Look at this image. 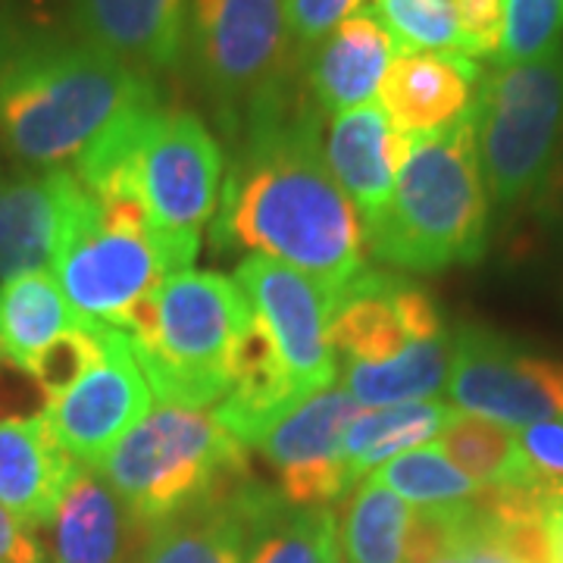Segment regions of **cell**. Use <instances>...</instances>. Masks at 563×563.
Here are the masks:
<instances>
[{
  "instance_id": "6da1fadb",
  "label": "cell",
  "mask_w": 563,
  "mask_h": 563,
  "mask_svg": "<svg viewBox=\"0 0 563 563\" xmlns=\"http://www.w3.org/2000/svg\"><path fill=\"white\" fill-rule=\"evenodd\" d=\"M320 117L295 63L251 98L210 242L217 251L242 247L285 263L335 301L366 269V235L325 163Z\"/></svg>"
},
{
  "instance_id": "7a4b0ae2",
  "label": "cell",
  "mask_w": 563,
  "mask_h": 563,
  "mask_svg": "<svg viewBox=\"0 0 563 563\" xmlns=\"http://www.w3.org/2000/svg\"><path fill=\"white\" fill-rule=\"evenodd\" d=\"M154 98L147 73L88 41L0 25V144L25 166L76 161L120 113Z\"/></svg>"
},
{
  "instance_id": "3957f363",
  "label": "cell",
  "mask_w": 563,
  "mask_h": 563,
  "mask_svg": "<svg viewBox=\"0 0 563 563\" xmlns=\"http://www.w3.org/2000/svg\"><path fill=\"white\" fill-rule=\"evenodd\" d=\"M363 235L373 257L407 273L483 261L488 191L473 113L442 132L410 139L395 191Z\"/></svg>"
},
{
  "instance_id": "277c9868",
  "label": "cell",
  "mask_w": 563,
  "mask_h": 563,
  "mask_svg": "<svg viewBox=\"0 0 563 563\" xmlns=\"http://www.w3.org/2000/svg\"><path fill=\"white\" fill-rule=\"evenodd\" d=\"M139 526H157L247 485L244 444L210 410L163 404L122 439L101 466Z\"/></svg>"
},
{
  "instance_id": "5b68a950",
  "label": "cell",
  "mask_w": 563,
  "mask_h": 563,
  "mask_svg": "<svg viewBox=\"0 0 563 563\" xmlns=\"http://www.w3.org/2000/svg\"><path fill=\"white\" fill-rule=\"evenodd\" d=\"M154 339L132 342L151 395L191 410L220 404L232 388L235 342L254 313L242 285L220 273L185 269L154 288Z\"/></svg>"
},
{
  "instance_id": "8992f818",
  "label": "cell",
  "mask_w": 563,
  "mask_h": 563,
  "mask_svg": "<svg viewBox=\"0 0 563 563\" xmlns=\"http://www.w3.org/2000/svg\"><path fill=\"white\" fill-rule=\"evenodd\" d=\"M132 169L163 273L191 269L220 203V144L201 117L151 101L132 117Z\"/></svg>"
},
{
  "instance_id": "52a82bcc",
  "label": "cell",
  "mask_w": 563,
  "mask_h": 563,
  "mask_svg": "<svg viewBox=\"0 0 563 563\" xmlns=\"http://www.w3.org/2000/svg\"><path fill=\"white\" fill-rule=\"evenodd\" d=\"M473 120L492 201L510 210L536 198L563 139V44L548 57L483 76Z\"/></svg>"
},
{
  "instance_id": "ba28073f",
  "label": "cell",
  "mask_w": 563,
  "mask_h": 563,
  "mask_svg": "<svg viewBox=\"0 0 563 563\" xmlns=\"http://www.w3.org/2000/svg\"><path fill=\"white\" fill-rule=\"evenodd\" d=\"M188 51L229 132L244 107L291 66L285 0H188Z\"/></svg>"
},
{
  "instance_id": "9c48e42d",
  "label": "cell",
  "mask_w": 563,
  "mask_h": 563,
  "mask_svg": "<svg viewBox=\"0 0 563 563\" xmlns=\"http://www.w3.org/2000/svg\"><path fill=\"white\" fill-rule=\"evenodd\" d=\"M51 276L81 320L117 329L125 313L166 279L147 232L107 220L88 188H81L66 217Z\"/></svg>"
},
{
  "instance_id": "30bf717a",
  "label": "cell",
  "mask_w": 563,
  "mask_h": 563,
  "mask_svg": "<svg viewBox=\"0 0 563 563\" xmlns=\"http://www.w3.org/2000/svg\"><path fill=\"white\" fill-rule=\"evenodd\" d=\"M451 344L454 354L444 391L457 410L507 429L563 417L561 361L523 351L483 325H461Z\"/></svg>"
},
{
  "instance_id": "8fae6325",
  "label": "cell",
  "mask_w": 563,
  "mask_h": 563,
  "mask_svg": "<svg viewBox=\"0 0 563 563\" xmlns=\"http://www.w3.org/2000/svg\"><path fill=\"white\" fill-rule=\"evenodd\" d=\"M101 329L103 361L44 410L57 442L88 470H101L107 454L154 410L129 332L107 322Z\"/></svg>"
},
{
  "instance_id": "7c38bea8",
  "label": "cell",
  "mask_w": 563,
  "mask_h": 563,
  "mask_svg": "<svg viewBox=\"0 0 563 563\" xmlns=\"http://www.w3.org/2000/svg\"><path fill=\"white\" fill-rule=\"evenodd\" d=\"M442 313L429 291L398 273L361 269L332 301L329 351L339 363H376L398 357L407 344L444 335Z\"/></svg>"
},
{
  "instance_id": "4fadbf2b",
  "label": "cell",
  "mask_w": 563,
  "mask_h": 563,
  "mask_svg": "<svg viewBox=\"0 0 563 563\" xmlns=\"http://www.w3.org/2000/svg\"><path fill=\"white\" fill-rule=\"evenodd\" d=\"M254 313H261L279 344L298 404L332 388L339 379L329 351L332 301L310 276L266 257H244L235 269Z\"/></svg>"
},
{
  "instance_id": "5bb4252c",
  "label": "cell",
  "mask_w": 563,
  "mask_h": 563,
  "mask_svg": "<svg viewBox=\"0 0 563 563\" xmlns=\"http://www.w3.org/2000/svg\"><path fill=\"white\" fill-rule=\"evenodd\" d=\"M483 69L461 54L398 51L379 85V107L407 139L442 132L473 113Z\"/></svg>"
},
{
  "instance_id": "9a60e30c",
  "label": "cell",
  "mask_w": 563,
  "mask_h": 563,
  "mask_svg": "<svg viewBox=\"0 0 563 563\" xmlns=\"http://www.w3.org/2000/svg\"><path fill=\"white\" fill-rule=\"evenodd\" d=\"M81 188L76 173L63 166L0 176V279L51 269Z\"/></svg>"
},
{
  "instance_id": "2e32d148",
  "label": "cell",
  "mask_w": 563,
  "mask_h": 563,
  "mask_svg": "<svg viewBox=\"0 0 563 563\" xmlns=\"http://www.w3.org/2000/svg\"><path fill=\"white\" fill-rule=\"evenodd\" d=\"M188 0H69L76 38L141 73L176 69L185 54Z\"/></svg>"
},
{
  "instance_id": "e0dca14e",
  "label": "cell",
  "mask_w": 563,
  "mask_h": 563,
  "mask_svg": "<svg viewBox=\"0 0 563 563\" xmlns=\"http://www.w3.org/2000/svg\"><path fill=\"white\" fill-rule=\"evenodd\" d=\"M79 470L44 413L0 422V507L25 529L51 526Z\"/></svg>"
},
{
  "instance_id": "ac0fdd59",
  "label": "cell",
  "mask_w": 563,
  "mask_h": 563,
  "mask_svg": "<svg viewBox=\"0 0 563 563\" xmlns=\"http://www.w3.org/2000/svg\"><path fill=\"white\" fill-rule=\"evenodd\" d=\"M407 147L410 139L391 125L379 103H363L329 122L322 154L354 210L363 213V229L383 213L391 198Z\"/></svg>"
},
{
  "instance_id": "d6986e66",
  "label": "cell",
  "mask_w": 563,
  "mask_h": 563,
  "mask_svg": "<svg viewBox=\"0 0 563 563\" xmlns=\"http://www.w3.org/2000/svg\"><path fill=\"white\" fill-rule=\"evenodd\" d=\"M398 47L373 13L344 20L332 35L303 51V81L320 113L339 117L379 95Z\"/></svg>"
},
{
  "instance_id": "ffe728a7",
  "label": "cell",
  "mask_w": 563,
  "mask_h": 563,
  "mask_svg": "<svg viewBox=\"0 0 563 563\" xmlns=\"http://www.w3.org/2000/svg\"><path fill=\"white\" fill-rule=\"evenodd\" d=\"M298 404L291 373L279 344L261 313H251L232 351V388L217 404L213 417L239 442L261 444V439Z\"/></svg>"
},
{
  "instance_id": "44dd1931",
  "label": "cell",
  "mask_w": 563,
  "mask_h": 563,
  "mask_svg": "<svg viewBox=\"0 0 563 563\" xmlns=\"http://www.w3.org/2000/svg\"><path fill=\"white\" fill-rule=\"evenodd\" d=\"M141 532L101 473L81 466L51 520V563H132Z\"/></svg>"
},
{
  "instance_id": "7402d4cb",
  "label": "cell",
  "mask_w": 563,
  "mask_h": 563,
  "mask_svg": "<svg viewBox=\"0 0 563 563\" xmlns=\"http://www.w3.org/2000/svg\"><path fill=\"white\" fill-rule=\"evenodd\" d=\"M242 514L247 563H320L322 551L339 542L332 507H291L257 483L244 485Z\"/></svg>"
},
{
  "instance_id": "603a6c76",
  "label": "cell",
  "mask_w": 563,
  "mask_h": 563,
  "mask_svg": "<svg viewBox=\"0 0 563 563\" xmlns=\"http://www.w3.org/2000/svg\"><path fill=\"white\" fill-rule=\"evenodd\" d=\"M242 492L144 526L132 563H244Z\"/></svg>"
},
{
  "instance_id": "cb8c5ba5",
  "label": "cell",
  "mask_w": 563,
  "mask_h": 563,
  "mask_svg": "<svg viewBox=\"0 0 563 563\" xmlns=\"http://www.w3.org/2000/svg\"><path fill=\"white\" fill-rule=\"evenodd\" d=\"M361 410V404L354 401L342 385H332L320 395L295 404L263 435L257 448L279 473L301 470V466H317V463L344 461V429Z\"/></svg>"
},
{
  "instance_id": "d4e9b609",
  "label": "cell",
  "mask_w": 563,
  "mask_h": 563,
  "mask_svg": "<svg viewBox=\"0 0 563 563\" xmlns=\"http://www.w3.org/2000/svg\"><path fill=\"white\" fill-rule=\"evenodd\" d=\"M454 344L444 332L439 339H426L404 347L391 361L366 366H342V388L361 407H395V404L435 401L448 388Z\"/></svg>"
},
{
  "instance_id": "484cf974",
  "label": "cell",
  "mask_w": 563,
  "mask_h": 563,
  "mask_svg": "<svg viewBox=\"0 0 563 563\" xmlns=\"http://www.w3.org/2000/svg\"><path fill=\"white\" fill-rule=\"evenodd\" d=\"M79 322L81 317L47 269L16 276L0 288V354L25 369L41 347Z\"/></svg>"
},
{
  "instance_id": "4316f807",
  "label": "cell",
  "mask_w": 563,
  "mask_h": 563,
  "mask_svg": "<svg viewBox=\"0 0 563 563\" xmlns=\"http://www.w3.org/2000/svg\"><path fill=\"white\" fill-rule=\"evenodd\" d=\"M451 413H454V407H444L439 401L363 407L344 429L342 457L351 476L361 483L363 473L383 466L385 461L398 457L410 448L435 442L444 422L451 420Z\"/></svg>"
},
{
  "instance_id": "83f0119b",
  "label": "cell",
  "mask_w": 563,
  "mask_h": 563,
  "mask_svg": "<svg viewBox=\"0 0 563 563\" xmlns=\"http://www.w3.org/2000/svg\"><path fill=\"white\" fill-rule=\"evenodd\" d=\"M432 444L479 488H529V492H539L517 432H510L501 422L454 410Z\"/></svg>"
},
{
  "instance_id": "f1b7e54d",
  "label": "cell",
  "mask_w": 563,
  "mask_h": 563,
  "mask_svg": "<svg viewBox=\"0 0 563 563\" xmlns=\"http://www.w3.org/2000/svg\"><path fill=\"white\" fill-rule=\"evenodd\" d=\"M339 517V514H335ZM410 510L383 483L366 476L339 517V551L344 563H404Z\"/></svg>"
},
{
  "instance_id": "f546056e",
  "label": "cell",
  "mask_w": 563,
  "mask_h": 563,
  "mask_svg": "<svg viewBox=\"0 0 563 563\" xmlns=\"http://www.w3.org/2000/svg\"><path fill=\"white\" fill-rule=\"evenodd\" d=\"M373 479L383 483L388 492H395L401 501L417 504V510L466 504L479 492V485L463 476L435 444L410 448L398 457L385 461L383 466H376Z\"/></svg>"
},
{
  "instance_id": "4dcf8cb0",
  "label": "cell",
  "mask_w": 563,
  "mask_h": 563,
  "mask_svg": "<svg viewBox=\"0 0 563 563\" xmlns=\"http://www.w3.org/2000/svg\"><path fill=\"white\" fill-rule=\"evenodd\" d=\"M373 16L383 22L398 51L461 54L454 0H373Z\"/></svg>"
},
{
  "instance_id": "1f68e13d",
  "label": "cell",
  "mask_w": 563,
  "mask_h": 563,
  "mask_svg": "<svg viewBox=\"0 0 563 563\" xmlns=\"http://www.w3.org/2000/svg\"><path fill=\"white\" fill-rule=\"evenodd\" d=\"M103 361V329L101 322L81 320L79 325L66 329L47 347H41L35 361L29 363V373L47 398V407L60 401L73 385L85 379Z\"/></svg>"
},
{
  "instance_id": "d6a6232c",
  "label": "cell",
  "mask_w": 563,
  "mask_h": 563,
  "mask_svg": "<svg viewBox=\"0 0 563 563\" xmlns=\"http://www.w3.org/2000/svg\"><path fill=\"white\" fill-rule=\"evenodd\" d=\"M563 44V0H504L498 66L548 57Z\"/></svg>"
},
{
  "instance_id": "836d02e7",
  "label": "cell",
  "mask_w": 563,
  "mask_h": 563,
  "mask_svg": "<svg viewBox=\"0 0 563 563\" xmlns=\"http://www.w3.org/2000/svg\"><path fill=\"white\" fill-rule=\"evenodd\" d=\"M517 439L539 495L548 501H563V417L532 422Z\"/></svg>"
},
{
  "instance_id": "e575fe53",
  "label": "cell",
  "mask_w": 563,
  "mask_h": 563,
  "mask_svg": "<svg viewBox=\"0 0 563 563\" xmlns=\"http://www.w3.org/2000/svg\"><path fill=\"white\" fill-rule=\"evenodd\" d=\"M361 7L363 0H285V20L295 41L303 51H310L325 35H332L344 20L357 16Z\"/></svg>"
},
{
  "instance_id": "d590c367",
  "label": "cell",
  "mask_w": 563,
  "mask_h": 563,
  "mask_svg": "<svg viewBox=\"0 0 563 563\" xmlns=\"http://www.w3.org/2000/svg\"><path fill=\"white\" fill-rule=\"evenodd\" d=\"M461 25V57H495L501 47L504 0H454Z\"/></svg>"
},
{
  "instance_id": "8d00e7d4",
  "label": "cell",
  "mask_w": 563,
  "mask_h": 563,
  "mask_svg": "<svg viewBox=\"0 0 563 563\" xmlns=\"http://www.w3.org/2000/svg\"><path fill=\"white\" fill-rule=\"evenodd\" d=\"M47 410V398L35 383V376L0 354V422L41 417Z\"/></svg>"
},
{
  "instance_id": "74e56055",
  "label": "cell",
  "mask_w": 563,
  "mask_h": 563,
  "mask_svg": "<svg viewBox=\"0 0 563 563\" xmlns=\"http://www.w3.org/2000/svg\"><path fill=\"white\" fill-rule=\"evenodd\" d=\"M466 563H520L507 544L485 523V517L470 501V526H466Z\"/></svg>"
},
{
  "instance_id": "f35d334b",
  "label": "cell",
  "mask_w": 563,
  "mask_h": 563,
  "mask_svg": "<svg viewBox=\"0 0 563 563\" xmlns=\"http://www.w3.org/2000/svg\"><path fill=\"white\" fill-rule=\"evenodd\" d=\"M0 563H44L38 539L0 507Z\"/></svg>"
},
{
  "instance_id": "ab89813d",
  "label": "cell",
  "mask_w": 563,
  "mask_h": 563,
  "mask_svg": "<svg viewBox=\"0 0 563 563\" xmlns=\"http://www.w3.org/2000/svg\"><path fill=\"white\" fill-rule=\"evenodd\" d=\"M532 203H536L539 220H542L548 229L563 232V139L561 147H558V157L551 163V169H548V176H544L542 188L536 191Z\"/></svg>"
},
{
  "instance_id": "60d3db41",
  "label": "cell",
  "mask_w": 563,
  "mask_h": 563,
  "mask_svg": "<svg viewBox=\"0 0 563 563\" xmlns=\"http://www.w3.org/2000/svg\"><path fill=\"white\" fill-rule=\"evenodd\" d=\"M548 539H551V554L554 563H563V501H558L548 510Z\"/></svg>"
},
{
  "instance_id": "b9f144b4",
  "label": "cell",
  "mask_w": 563,
  "mask_h": 563,
  "mask_svg": "<svg viewBox=\"0 0 563 563\" xmlns=\"http://www.w3.org/2000/svg\"><path fill=\"white\" fill-rule=\"evenodd\" d=\"M466 526H470V520H466ZM426 563H466V532H463L461 542L444 548V551H439L435 558H429Z\"/></svg>"
},
{
  "instance_id": "7bdbcfd3",
  "label": "cell",
  "mask_w": 563,
  "mask_h": 563,
  "mask_svg": "<svg viewBox=\"0 0 563 563\" xmlns=\"http://www.w3.org/2000/svg\"><path fill=\"white\" fill-rule=\"evenodd\" d=\"M320 563H344L342 561V551H339V542H332L325 551H322Z\"/></svg>"
}]
</instances>
